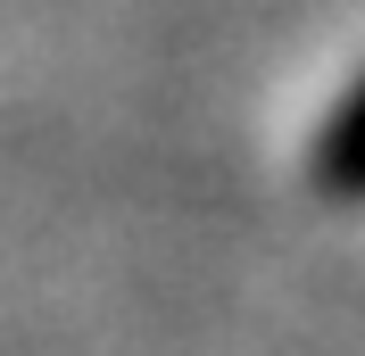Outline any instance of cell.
<instances>
[{"instance_id": "obj_1", "label": "cell", "mask_w": 365, "mask_h": 356, "mask_svg": "<svg viewBox=\"0 0 365 356\" xmlns=\"http://www.w3.org/2000/svg\"><path fill=\"white\" fill-rule=\"evenodd\" d=\"M307 174H316L324 199H365V75L341 91V100H332V116L316 125Z\"/></svg>"}]
</instances>
